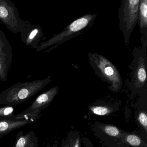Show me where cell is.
I'll use <instances>...</instances> for the list:
<instances>
[{
	"instance_id": "cell-1",
	"label": "cell",
	"mask_w": 147,
	"mask_h": 147,
	"mask_svg": "<svg viewBox=\"0 0 147 147\" xmlns=\"http://www.w3.org/2000/svg\"><path fill=\"white\" fill-rule=\"evenodd\" d=\"M51 81L49 76L42 80L15 83L0 93V105H20L37 94Z\"/></svg>"
},
{
	"instance_id": "cell-2",
	"label": "cell",
	"mask_w": 147,
	"mask_h": 147,
	"mask_svg": "<svg viewBox=\"0 0 147 147\" xmlns=\"http://www.w3.org/2000/svg\"><path fill=\"white\" fill-rule=\"evenodd\" d=\"M97 16V14L88 13L77 19L60 33L45 42H40L36 49V52H40L49 47H52L45 51L50 52L66 41L82 34L85 31L92 26Z\"/></svg>"
},
{
	"instance_id": "cell-3",
	"label": "cell",
	"mask_w": 147,
	"mask_h": 147,
	"mask_svg": "<svg viewBox=\"0 0 147 147\" xmlns=\"http://www.w3.org/2000/svg\"><path fill=\"white\" fill-rule=\"evenodd\" d=\"M88 62L96 75L109 84L108 88L114 92L121 90L122 77L117 67L107 58L96 53H88Z\"/></svg>"
},
{
	"instance_id": "cell-4",
	"label": "cell",
	"mask_w": 147,
	"mask_h": 147,
	"mask_svg": "<svg viewBox=\"0 0 147 147\" xmlns=\"http://www.w3.org/2000/svg\"><path fill=\"white\" fill-rule=\"evenodd\" d=\"M147 39L142 36L141 45L132 51L133 60L128 66L129 73L130 86L134 90H143L147 87Z\"/></svg>"
},
{
	"instance_id": "cell-5",
	"label": "cell",
	"mask_w": 147,
	"mask_h": 147,
	"mask_svg": "<svg viewBox=\"0 0 147 147\" xmlns=\"http://www.w3.org/2000/svg\"><path fill=\"white\" fill-rule=\"evenodd\" d=\"M140 0H121L118 11L119 25L126 46L138 21Z\"/></svg>"
},
{
	"instance_id": "cell-6",
	"label": "cell",
	"mask_w": 147,
	"mask_h": 147,
	"mask_svg": "<svg viewBox=\"0 0 147 147\" xmlns=\"http://www.w3.org/2000/svg\"><path fill=\"white\" fill-rule=\"evenodd\" d=\"M0 20L14 34L20 33L26 24L20 18L15 4L9 0H0Z\"/></svg>"
},
{
	"instance_id": "cell-7",
	"label": "cell",
	"mask_w": 147,
	"mask_h": 147,
	"mask_svg": "<svg viewBox=\"0 0 147 147\" xmlns=\"http://www.w3.org/2000/svg\"><path fill=\"white\" fill-rule=\"evenodd\" d=\"M13 61L12 47L0 29V80L6 81Z\"/></svg>"
},
{
	"instance_id": "cell-8",
	"label": "cell",
	"mask_w": 147,
	"mask_h": 147,
	"mask_svg": "<svg viewBox=\"0 0 147 147\" xmlns=\"http://www.w3.org/2000/svg\"><path fill=\"white\" fill-rule=\"evenodd\" d=\"M25 27L20 32L22 42L36 49L40 43L44 33L41 26L33 24L26 20Z\"/></svg>"
},
{
	"instance_id": "cell-9",
	"label": "cell",
	"mask_w": 147,
	"mask_h": 147,
	"mask_svg": "<svg viewBox=\"0 0 147 147\" xmlns=\"http://www.w3.org/2000/svg\"><path fill=\"white\" fill-rule=\"evenodd\" d=\"M59 90L58 86H56L43 93L38 96L28 108L21 112V114L42 112L52 102Z\"/></svg>"
},
{
	"instance_id": "cell-10",
	"label": "cell",
	"mask_w": 147,
	"mask_h": 147,
	"mask_svg": "<svg viewBox=\"0 0 147 147\" xmlns=\"http://www.w3.org/2000/svg\"><path fill=\"white\" fill-rule=\"evenodd\" d=\"M38 138L36 133L30 131L26 134L20 131L16 135L13 147H38Z\"/></svg>"
},
{
	"instance_id": "cell-11",
	"label": "cell",
	"mask_w": 147,
	"mask_h": 147,
	"mask_svg": "<svg viewBox=\"0 0 147 147\" xmlns=\"http://www.w3.org/2000/svg\"><path fill=\"white\" fill-rule=\"evenodd\" d=\"M34 123L31 120H0V138L4 137L13 131Z\"/></svg>"
},
{
	"instance_id": "cell-12",
	"label": "cell",
	"mask_w": 147,
	"mask_h": 147,
	"mask_svg": "<svg viewBox=\"0 0 147 147\" xmlns=\"http://www.w3.org/2000/svg\"><path fill=\"white\" fill-rule=\"evenodd\" d=\"M138 23L142 36L147 39V0H140Z\"/></svg>"
},
{
	"instance_id": "cell-13",
	"label": "cell",
	"mask_w": 147,
	"mask_h": 147,
	"mask_svg": "<svg viewBox=\"0 0 147 147\" xmlns=\"http://www.w3.org/2000/svg\"><path fill=\"white\" fill-rule=\"evenodd\" d=\"M13 106H5L0 107V120H9L14 116Z\"/></svg>"
},
{
	"instance_id": "cell-14",
	"label": "cell",
	"mask_w": 147,
	"mask_h": 147,
	"mask_svg": "<svg viewBox=\"0 0 147 147\" xmlns=\"http://www.w3.org/2000/svg\"><path fill=\"white\" fill-rule=\"evenodd\" d=\"M91 111L96 115L105 116L112 112V108L107 106H93L90 108Z\"/></svg>"
},
{
	"instance_id": "cell-15",
	"label": "cell",
	"mask_w": 147,
	"mask_h": 147,
	"mask_svg": "<svg viewBox=\"0 0 147 147\" xmlns=\"http://www.w3.org/2000/svg\"><path fill=\"white\" fill-rule=\"evenodd\" d=\"M104 131L109 136L117 137L120 134V131L117 127L112 125H106L103 128Z\"/></svg>"
},
{
	"instance_id": "cell-16",
	"label": "cell",
	"mask_w": 147,
	"mask_h": 147,
	"mask_svg": "<svg viewBox=\"0 0 147 147\" xmlns=\"http://www.w3.org/2000/svg\"><path fill=\"white\" fill-rule=\"evenodd\" d=\"M127 142L134 146H138L141 144V140L140 138L135 135H129L126 138Z\"/></svg>"
},
{
	"instance_id": "cell-17",
	"label": "cell",
	"mask_w": 147,
	"mask_h": 147,
	"mask_svg": "<svg viewBox=\"0 0 147 147\" xmlns=\"http://www.w3.org/2000/svg\"><path fill=\"white\" fill-rule=\"evenodd\" d=\"M138 120L145 131H147V116L145 112H141L138 115Z\"/></svg>"
},
{
	"instance_id": "cell-18",
	"label": "cell",
	"mask_w": 147,
	"mask_h": 147,
	"mask_svg": "<svg viewBox=\"0 0 147 147\" xmlns=\"http://www.w3.org/2000/svg\"><path fill=\"white\" fill-rule=\"evenodd\" d=\"M80 147V139L79 138H77L76 139L75 141L74 142V144L73 145V147Z\"/></svg>"
},
{
	"instance_id": "cell-19",
	"label": "cell",
	"mask_w": 147,
	"mask_h": 147,
	"mask_svg": "<svg viewBox=\"0 0 147 147\" xmlns=\"http://www.w3.org/2000/svg\"><path fill=\"white\" fill-rule=\"evenodd\" d=\"M64 147H72V146H69V144H66V145H65V146H64Z\"/></svg>"
},
{
	"instance_id": "cell-20",
	"label": "cell",
	"mask_w": 147,
	"mask_h": 147,
	"mask_svg": "<svg viewBox=\"0 0 147 147\" xmlns=\"http://www.w3.org/2000/svg\"></svg>"
}]
</instances>
